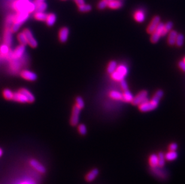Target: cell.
<instances>
[{"label": "cell", "mask_w": 185, "mask_h": 184, "mask_svg": "<svg viewBox=\"0 0 185 184\" xmlns=\"http://www.w3.org/2000/svg\"><path fill=\"white\" fill-rule=\"evenodd\" d=\"M158 105L155 104L152 101H149L148 102L141 104L139 105V109L141 112H148L153 111L157 108Z\"/></svg>", "instance_id": "ba28073f"}, {"label": "cell", "mask_w": 185, "mask_h": 184, "mask_svg": "<svg viewBox=\"0 0 185 184\" xmlns=\"http://www.w3.org/2000/svg\"><path fill=\"white\" fill-rule=\"evenodd\" d=\"M40 1H44L45 0H40Z\"/></svg>", "instance_id": "7dc6e473"}, {"label": "cell", "mask_w": 185, "mask_h": 184, "mask_svg": "<svg viewBox=\"0 0 185 184\" xmlns=\"http://www.w3.org/2000/svg\"><path fill=\"white\" fill-rule=\"evenodd\" d=\"M133 99H134V96L129 90L124 91V93L123 94L122 101L126 102H131L133 100Z\"/></svg>", "instance_id": "cb8c5ba5"}, {"label": "cell", "mask_w": 185, "mask_h": 184, "mask_svg": "<svg viewBox=\"0 0 185 184\" xmlns=\"http://www.w3.org/2000/svg\"><path fill=\"white\" fill-rule=\"evenodd\" d=\"M3 154V149L1 148H0V157L2 156Z\"/></svg>", "instance_id": "f6af8a7d"}, {"label": "cell", "mask_w": 185, "mask_h": 184, "mask_svg": "<svg viewBox=\"0 0 185 184\" xmlns=\"http://www.w3.org/2000/svg\"><path fill=\"white\" fill-rule=\"evenodd\" d=\"M147 92L146 90H143L140 92L136 96L134 97L133 100L131 103L134 105H140L141 104H145L148 102L149 100L147 98Z\"/></svg>", "instance_id": "277c9868"}, {"label": "cell", "mask_w": 185, "mask_h": 184, "mask_svg": "<svg viewBox=\"0 0 185 184\" xmlns=\"http://www.w3.org/2000/svg\"><path fill=\"white\" fill-rule=\"evenodd\" d=\"M13 8L17 11H26L32 13L35 10V4L30 0H16L13 3Z\"/></svg>", "instance_id": "6da1fadb"}, {"label": "cell", "mask_w": 185, "mask_h": 184, "mask_svg": "<svg viewBox=\"0 0 185 184\" xmlns=\"http://www.w3.org/2000/svg\"><path fill=\"white\" fill-rule=\"evenodd\" d=\"M12 31L10 28H6L4 34V42L9 47L11 45L13 42V35Z\"/></svg>", "instance_id": "4fadbf2b"}, {"label": "cell", "mask_w": 185, "mask_h": 184, "mask_svg": "<svg viewBox=\"0 0 185 184\" xmlns=\"http://www.w3.org/2000/svg\"><path fill=\"white\" fill-rule=\"evenodd\" d=\"M120 85H121V87H122V89L123 90V91L128 90V86L127 82H126V81L124 79L122 80V81H120Z\"/></svg>", "instance_id": "b9f144b4"}, {"label": "cell", "mask_w": 185, "mask_h": 184, "mask_svg": "<svg viewBox=\"0 0 185 184\" xmlns=\"http://www.w3.org/2000/svg\"><path fill=\"white\" fill-rule=\"evenodd\" d=\"M98 175H99L98 169L96 168H94L88 172V173L86 175L85 179H86V181L91 182L94 181L97 178Z\"/></svg>", "instance_id": "9a60e30c"}, {"label": "cell", "mask_w": 185, "mask_h": 184, "mask_svg": "<svg viewBox=\"0 0 185 184\" xmlns=\"http://www.w3.org/2000/svg\"><path fill=\"white\" fill-rule=\"evenodd\" d=\"M183 61H184V62H185V58H184V60H183Z\"/></svg>", "instance_id": "c3c4849f"}, {"label": "cell", "mask_w": 185, "mask_h": 184, "mask_svg": "<svg viewBox=\"0 0 185 184\" xmlns=\"http://www.w3.org/2000/svg\"><path fill=\"white\" fill-rule=\"evenodd\" d=\"M149 164L152 168L158 167V156L156 154H152L149 157Z\"/></svg>", "instance_id": "2e32d148"}, {"label": "cell", "mask_w": 185, "mask_h": 184, "mask_svg": "<svg viewBox=\"0 0 185 184\" xmlns=\"http://www.w3.org/2000/svg\"><path fill=\"white\" fill-rule=\"evenodd\" d=\"M173 27V23L172 22H168L167 23H166L164 25V27L161 32V36L164 37L166 35V34L168 32H170L171 31H172Z\"/></svg>", "instance_id": "484cf974"}, {"label": "cell", "mask_w": 185, "mask_h": 184, "mask_svg": "<svg viewBox=\"0 0 185 184\" xmlns=\"http://www.w3.org/2000/svg\"><path fill=\"white\" fill-rule=\"evenodd\" d=\"M69 31L67 27H63L59 32V39L61 42H65L68 38Z\"/></svg>", "instance_id": "5bb4252c"}, {"label": "cell", "mask_w": 185, "mask_h": 184, "mask_svg": "<svg viewBox=\"0 0 185 184\" xmlns=\"http://www.w3.org/2000/svg\"><path fill=\"white\" fill-rule=\"evenodd\" d=\"M158 167L163 168L165 164V159L164 156V153L162 152H159L158 154Z\"/></svg>", "instance_id": "f1b7e54d"}, {"label": "cell", "mask_w": 185, "mask_h": 184, "mask_svg": "<svg viewBox=\"0 0 185 184\" xmlns=\"http://www.w3.org/2000/svg\"><path fill=\"white\" fill-rule=\"evenodd\" d=\"M178 148L177 144L175 142H173L168 145V150L169 151H177Z\"/></svg>", "instance_id": "60d3db41"}, {"label": "cell", "mask_w": 185, "mask_h": 184, "mask_svg": "<svg viewBox=\"0 0 185 184\" xmlns=\"http://www.w3.org/2000/svg\"><path fill=\"white\" fill-rule=\"evenodd\" d=\"M184 37L182 34H179L177 35L176 40V44L178 47H181L184 44Z\"/></svg>", "instance_id": "836d02e7"}, {"label": "cell", "mask_w": 185, "mask_h": 184, "mask_svg": "<svg viewBox=\"0 0 185 184\" xmlns=\"http://www.w3.org/2000/svg\"><path fill=\"white\" fill-rule=\"evenodd\" d=\"M164 156L166 161H172L176 160L178 157V153L176 151H169L164 154Z\"/></svg>", "instance_id": "ac0fdd59"}, {"label": "cell", "mask_w": 185, "mask_h": 184, "mask_svg": "<svg viewBox=\"0 0 185 184\" xmlns=\"http://www.w3.org/2000/svg\"><path fill=\"white\" fill-rule=\"evenodd\" d=\"M134 19L138 22H143L145 20V15L143 11H137L134 14Z\"/></svg>", "instance_id": "4316f807"}, {"label": "cell", "mask_w": 185, "mask_h": 184, "mask_svg": "<svg viewBox=\"0 0 185 184\" xmlns=\"http://www.w3.org/2000/svg\"><path fill=\"white\" fill-rule=\"evenodd\" d=\"M29 13L26 11H18L16 15L14 16L13 23L11 27V30L13 32H16L18 31L21 25L29 18Z\"/></svg>", "instance_id": "7a4b0ae2"}, {"label": "cell", "mask_w": 185, "mask_h": 184, "mask_svg": "<svg viewBox=\"0 0 185 184\" xmlns=\"http://www.w3.org/2000/svg\"><path fill=\"white\" fill-rule=\"evenodd\" d=\"M78 131L79 133L82 135H86L87 133L86 126L83 124H81L78 126Z\"/></svg>", "instance_id": "d590c367"}, {"label": "cell", "mask_w": 185, "mask_h": 184, "mask_svg": "<svg viewBox=\"0 0 185 184\" xmlns=\"http://www.w3.org/2000/svg\"><path fill=\"white\" fill-rule=\"evenodd\" d=\"M9 52V46L6 44H4L0 46V53L4 55H6Z\"/></svg>", "instance_id": "8d00e7d4"}, {"label": "cell", "mask_w": 185, "mask_h": 184, "mask_svg": "<svg viewBox=\"0 0 185 184\" xmlns=\"http://www.w3.org/2000/svg\"><path fill=\"white\" fill-rule=\"evenodd\" d=\"M47 16V14L45 12L36 11L34 15V18L36 20L39 21H46Z\"/></svg>", "instance_id": "83f0119b"}, {"label": "cell", "mask_w": 185, "mask_h": 184, "mask_svg": "<svg viewBox=\"0 0 185 184\" xmlns=\"http://www.w3.org/2000/svg\"><path fill=\"white\" fill-rule=\"evenodd\" d=\"M56 21V16L54 13L48 14L46 20V24L49 26H52L55 23Z\"/></svg>", "instance_id": "d4e9b609"}, {"label": "cell", "mask_w": 185, "mask_h": 184, "mask_svg": "<svg viewBox=\"0 0 185 184\" xmlns=\"http://www.w3.org/2000/svg\"><path fill=\"white\" fill-rule=\"evenodd\" d=\"M108 3V2L107 1V0H102V1L98 3L97 5V7L99 10H103L107 7Z\"/></svg>", "instance_id": "f35d334b"}, {"label": "cell", "mask_w": 185, "mask_h": 184, "mask_svg": "<svg viewBox=\"0 0 185 184\" xmlns=\"http://www.w3.org/2000/svg\"><path fill=\"white\" fill-rule=\"evenodd\" d=\"M128 74L127 68L123 65H119L114 73L111 74V77L113 80L118 81H120L124 79L125 77Z\"/></svg>", "instance_id": "3957f363"}, {"label": "cell", "mask_w": 185, "mask_h": 184, "mask_svg": "<svg viewBox=\"0 0 185 184\" xmlns=\"http://www.w3.org/2000/svg\"><path fill=\"white\" fill-rule=\"evenodd\" d=\"M177 32L176 31L172 30L169 32V35H168V42L169 45L173 46L176 44V37L177 35Z\"/></svg>", "instance_id": "44dd1931"}, {"label": "cell", "mask_w": 185, "mask_h": 184, "mask_svg": "<svg viewBox=\"0 0 185 184\" xmlns=\"http://www.w3.org/2000/svg\"><path fill=\"white\" fill-rule=\"evenodd\" d=\"M3 96L7 100H12L13 97V94L14 93H13V92L9 89H6L3 90Z\"/></svg>", "instance_id": "4dcf8cb0"}, {"label": "cell", "mask_w": 185, "mask_h": 184, "mask_svg": "<svg viewBox=\"0 0 185 184\" xmlns=\"http://www.w3.org/2000/svg\"><path fill=\"white\" fill-rule=\"evenodd\" d=\"M74 1L76 3V4L78 6H80L82 4H84V0H74Z\"/></svg>", "instance_id": "ee69618b"}, {"label": "cell", "mask_w": 185, "mask_h": 184, "mask_svg": "<svg viewBox=\"0 0 185 184\" xmlns=\"http://www.w3.org/2000/svg\"><path fill=\"white\" fill-rule=\"evenodd\" d=\"M80 111L81 109L79 108L76 105L73 106L72 117H71L70 118V124L73 126H76L79 124Z\"/></svg>", "instance_id": "8992f818"}, {"label": "cell", "mask_w": 185, "mask_h": 184, "mask_svg": "<svg viewBox=\"0 0 185 184\" xmlns=\"http://www.w3.org/2000/svg\"><path fill=\"white\" fill-rule=\"evenodd\" d=\"M23 32H24L26 36L28 44H29L33 48H35L37 46L38 44L37 41L34 37L32 32L29 29H25Z\"/></svg>", "instance_id": "52a82bcc"}, {"label": "cell", "mask_w": 185, "mask_h": 184, "mask_svg": "<svg viewBox=\"0 0 185 184\" xmlns=\"http://www.w3.org/2000/svg\"><path fill=\"white\" fill-rule=\"evenodd\" d=\"M164 23L162 22H159V23L157 27H156L155 30L153 31V32L152 34L151 37H150V41L153 44L156 43L159 40L161 37V32L163 30L164 27Z\"/></svg>", "instance_id": "5b68a950"}, {"label": "cell", "mask_w": 185, "mask_h": 184, "mask_svg": "<svg viewBox=\"0 0 185 184\" xmlns=\"http://www.w3.org/2000/svg\"><path fill=\"white\" fill-rule=\"evenodd\" d=\"M25 51V46L21 44L18 46L12 54V57L15 59H19L22 58Z\"/></svg>", "instance_id": "8fae6325"}, {"label": "cell", "mask_w": 185, "mask_h": 184, "mask_svg": "<svg viewBox=\"0 0 185 184\" xmlns=\"http://www.w3.org/2000/svg\"><path fill=\"white\" fill-rule=\"evenodd\" d=\"M92 10V7L89 4H82L79 6V10L81 12H88Z\"/></svg>", "instance_id": "e575fe53"}, {"label": "cell", "mask_w": 185, "mask_h": 184, "mask_svg": "<svg viewBox=\"0 0 185 184\" xmlns=\"http://www.w3.org/2000/svg\"><path fill=\"white\" fill-rule=\"evenodd\" d=\"M18 41H19V42L21 43V44H22V45H26L28 44V42H27V40H26V36L24 34L23 32H20L18 35Z\"/></svg>", "instance_id": "d6a6232c"}, {"label": "cell", "mask_w": 185, "mask_h": 184, "mask_svg": "<svg viewBox=\"0 0 185 184\" xmlns=\"http://www.w3.org/2000/svg\"><path fill=\"white\" fill-rule=\"evenodd\" d=\"M20 92L23 93L27 98L28 102L30 103H33L35 101V97L34 94L30 91L26 89H21L19 90Z\"/></svg>", "instance_id": "d6986e66"}, {"label": "cell", "mask_w": 185, "mask_h": 184, "mask_svg": "<svg viewBox=\"0 0 185 184\" xmlns=\"http://www.w3.org/2000/svg\"><path fill=\"white\" fill-rule=\"evenodd\" d=\"M13 19L14 16L13 15H10L8 16L6 20V28H10V29H11V27L13 23Z\"/></svg>", "instance_id": "ab89813d"}, {"label": "cell", "mask_w": 185, "mask_h": 184, "mask_svg": "<svg viewBox=\"0 0 185 184\" xmlns=\"http://www.w3.org/2000/svg\"><path fill=\"white\" fill-rule=\"evenodd\" d=\"M30 163L32 167H33L36 170V171H37L40 173H46V169L45 167L43 165L41 164L40 163V162H38L37 160H36L35 159H32L30 160Z\"/></svg>", "instance_id": "7c38bea8"}, {"label": "cell", "mask_w": 185, "mask_h": 184, "mask_svg": "<svg viewBox=\"0 0 185 184\" xmlns=\"http://www.w3.org/2000/svg\"><path fill=\"white\" fill-rule=\"evenodd\" d=\"M179 66L181 70H183L184 72H185V62L183 61L179 62Z\"/></svg>", "instance_id": "7bdbcfd3"}, {"label": "cell", "mask_w": 185, "mask_h": 184, "mask_svg": "<svg viewBox=\"0 0 185 184\" xmlns=\"http://www.w3.org/2000/svg\"><path fill=\"white\" fill-rule=\"evenodd\" d=\"M34 3L35 4L36 11L45 12V11L46 10L47 4L45 3V1H40V0H35Z\"/></svg>", "instance_id": "ffe728a7"}, {"label": "cell", "mask_w": 185, "mask_h": 184, "mask_svg": "<svg viewBox=\"0 0 185 184\" xmlns=\"http://www.w3.org/2000/svg\"><path fill=\"white\" fill-rule=\"evenodd\" d=\"M21 76L26 80L34 81L37 80V76L35 73L30 70H23L21 73Z\"/></svg>", "instance_id": "9c48e42d"}, {"label": "cell", "mask_w": 185, "mask_h": 184, "mask_svg": "<svg viewBox=\"0 0 185 184\" xmlns=\"http://www.w3.org/2000/svg\"><path fill=\"white\" fill-rule=\"evenodd\" d=\"M160 21H161V18L159 16H155L147 28V32L150 34H152L153 32V31L155 30L156 27H157Z\"/></svg>", "instance_id": "30bf717a"}, {"label": "cell", "mask_w": 185, "mask_h": 184, "mask_svg": "<svg viewBox=\"0 0 185 184\" xmlns=\"http://www.w3.org/2000/svg\"><path fill=\"white\" fill-rule=\"evenodd\" d=\"M110 96L116 100H122L123 94L117 91H111L110 93Z\"/></svg>", "instance_id": "1f68e13d"}, {"label": "cell", "mask_w": 185, "mask_h": 184, "mask_svg": "<svg viewBox=\"0 0 185 184\" xmlns=\"http://www.w3.org/2000/svg\"><path fill=\"white\" fill-rule=\"evenodd\" d=\"M163 96H164V92L162 90H159L155 93L151 101L153 102L154 103H155L156 104L158 105L160 100L161 99V98L163 97Z\"/></svg>", "instance_id": "603a6c76"}, {"label": "cell", "mask_w": 185, "mask_h": 184, "mask_svg": "<svg viewBox=\"0 0 185 184\" xmlns=\"http://www.w3.org/2000/svg\"><path fill=\"white\" fill-rule=\"evenodd\" d=\"M123 6V3L120 0H113L108 3V6L109 8L111 9H119Z\"/></svg>", "instance_id": "7402d4cb"}, {"label": "cell", "mask_w": 185, "mask_h": 184, "mask_svg": "<svg viewBox=\"0 0 185 184\" xmlns=\"http://www.w3.org/2000/svg\"><path fill=\"white\" fill-rule=\"evenodd\" d=\"M13 100L15 101L21 102V103H26L28 102V99L21 92L18 91V92L14 93Z\"/></svg>", "instance_id": "e0dca14e"}, {"label": "cell", "mask_w": 185, "mask_h": 184, "mask_svg": "<svg viewBox=\"0 0 185 184\" xmlns=\"http://www.w3.org/2000/svg\"><path fill=\"white\" fill-rule=\"evenodd\" d=\"M76 105L79 108H80L81 109L84 108V101L81 97H80V96L77 97L76 99Z\"/></svg>", "instance_id": "74e56055"}, {"label": "cell", "mask_w": 185, "mask_h": 184, "mask_svg": "<svg viewBox=\"0 0 185 184\" xmlns=\"http://www.w3.org/2000/svg\"><path fill=\"white\" fill-rule=\"evenodd\" d=\"M107 1L108 2H110V1H113V0H107Z\"/></svg>", "instance_id": "bcb514c9"}, {"label": "cell", "mask_w": 185, "mask_h": 184, "mask_svg": "<svg viewBox=\"0 0 185 184\" xmlns=\"http://www.w3.org/2000/svg\"><path fill=\"white\" fill-rule=\"evenodd\" d=\"M116 68H117V62L116 61H112L110 62V63H108V65L107 67V72L109 74H111L113 73L115 71Z\"/></svg>", "instance_id": "f546056e"}]
</instances>
